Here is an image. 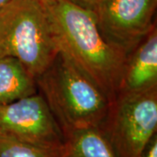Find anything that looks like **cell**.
<instances>
[{"label":"cell","mask_w":157,"mask_h":157,"mask_svg":"<svg viewBox=\"0 0 157 157\" xmlns=\"http://www.w3.org/2000/svg\"><path fill=\"white\" fill-rule=\"evenodd\" d=\"M46 4L59 50L112 102L119 93L125 57L103 38L93 11L67 0Z\"/></svg>","instance_id":"cell-1"},{"label":"cell","mask_w":157,"mask_h":157,"mask_svg":"<svg viewBox=\"0 0 157 157\" xmlns=\"http://www.w3.org/2000/svg\"><path fill=\"white\" fill-rule=\"evenodd\" d=\"M36 83L63 135L75 129L100 128L106 120L110 100L61 50Z\"/></svg>","instance_id":"cell-2"},{"label":"cell","mask_w":157,"mask_h":157,"mask_svg":"<svg viewBox=\"0 0 157 157\" xmlns=\"http://www.w3.org/2000/svg\"><path fill=\"white\" fill-rule=\"evenodd\" d=\"M59 52L44 0H12L0 10V56L17 59L37 79Z\"/></svg>","instance_id":"cell-3"},{"label":"cell","mask_w":157,"mask_h":157,"mask_svg":"<svg viewBox=\"0 0 157 157\" xmlns=\"http://www.w3.org/2000/svg\"><path fill=\"white\" fill-rule=\"evenodd\" d=\"M118 157H140L157 130V89L118 94L100 127Z\"/></svg>","instance_id":"cell-4"},{"label":"cell","mask_w":157,"mask_h":157,"mask_svg":"<svg viewBox=\"0 0 157 157\" xmlns=\"http://www.w3.org/2000/svg\"><path fill=\"white\" fill-rule=\"evenodd\" d=\"M157 0H101L93 11L107 43L126 57L156 26Z\"/></svg>","instance_id":"cell-5"},{"label":"cell","mask_w":157,"mask_h":157,"mask_svg":"<svg viewBox=\"0 0 157 157\" xmlns=\"http://www.w3.org/2000/svg\"><path fill=\"white\" fill-rule=\"evenodd\" d=\"M0 132L38 146L60 149L64 135L39 93L0 104Z\"/></svg>","instance_id":"cell-6"},{"label":"cell","mask_w":157,"mask_h":157,"mask_svg":"<svg viewBox=\"0 0 157 157\" xmlns=\"http://www.w3.org/2000/svg\"><path fill=\"white\" fill-rule=\"evenodd\" d=\"M157 89V29L147 34L125 57L118 94H136Z\"/></svg>","instance_id":"cell-7"},{"label":"cell","mask_w":157,"mask_h":157,"mask_svg":"<svg viewBox=\"0 0 157 157\" xmlns=\"http://www.w3.org/2000/svg\"><path fill=\"white\" fill-rule=\"evenodd\" d=\"M58 157H118L98 127L75 129L64 134Z\"/></svg>","instance_id":"cell-8"},{"label":"cell","mask_w":157,"mask_h":157,"mask_svg":"<svg viewBox=\"0 0 157 157\" xmlns=\"http://www.w3.org/2000/svg\"><path fill=\"white\" fill-rule=\"evenodd\" d=\"M38 93L36 79L17 59L0 56V104Z\"/></svg>","instance_id":"cell-9"},{"label":"cell","mask_w":157,"mask_h":157,"mask_svg":"<svg viewBox=\"0 0 157 157\" xmlns=\"http://www.w3.org/2000/svg\"><path fill=\"white\" fill-rule=\"evenodd\" d=\"M59 153L0 132V157H58Z\"/></svg>","instance_id":"cell-10"},{"label":"cell","mask_w":157,"mask_h":157,"mask_svg":"<svg viewBox=\"0 0 157 157\" xmlns=\"http://www.w3.org/2000/svg\"><path fill=\"white\" fill-rule=\"evenodd\" d=\"M67 1L70 2L74 6L93 11L101 0H67Z\"/></svg>","instance_id":"cell-11"},{"label":"cell","mask_w":157,"mask_h":157,"mask_svg":"<svg viewBox=\"0 0 157 157\" xmlns=\"http://www.w3.org/2000/svg\"><path fill=\"white\" fill-rule=\"evenodd\" d=\"M140 157H157V135H155L149 141L146 148L141 153Z\"/></svg>","instance_id":"cell-12"},{"label":"cell","mask_w":157,"mask_h":157,"mask_svg":"<svg viewBox=\"0 0 157 157\" xmlns=\"http://www.w3.org/2000/svg\"><path fill=\"white\" fill-rule=\"evenodd\" d=\"M12 0H0V10L5 7L6 6H7L10 2H11Z\"/></svg>","instance_id":"cell-13"},{"label":"cell","mask_w":157,"mask_h":157,"mask_svg":"<svg viewBox=\"0 0 157 157\" xmlns=\"http://www.w3.org/2000/svg\"><path fill=\"white\" fill-rule=\"evenodd\" d=\"M44 1H45V3H48V2H50L51 0H44Z\"/></svg>","instance_id":"cell-14"}]
</instances>
